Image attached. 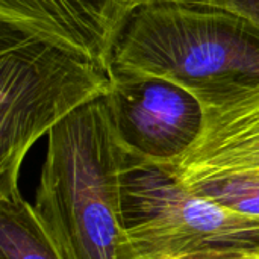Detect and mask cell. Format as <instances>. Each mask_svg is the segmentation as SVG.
<instances>
[{"mask_svg":"<svg viewBox=\"0 0 259 259\" xmlns=\"http://www.w3.org/2000/svg\"><path fill=\"white\" fill-rule=\"evenodd\" d=\"M35 215L62 259H132L123 214L129 149L118 135L108 96L49 132Z\"/></svg>","mask_w":259,"mask_h":259,"instance_id":"cell-1","label":"cell"},{"mask_svg":"<svg viewBox=\"0 0 259 259\" xmlns=\"http://www.w3.org/2000/svg\"><path fill=\"white\" fill-rule=\"evenodd\" d=\"M114 73L167 79L205 108L259 83V26L215 6L147 0L118 36Z\"/></svg>","mask_w":259,"mask_h":259,"instance_id":"cell-2","label":"cell"},{"mask_svg":"<svg viewBox=\"0 0 259 259\" xmlns=\"http://www.w3.org/2000/svg\"><path fill=\"white\" fill-rule=\"evenodd\" d=\"M0 197L20 193L33 144L80 106L108 96L112 76L99 64L0 24Z\"/></svg>","mask_w":259,"mask_h":259,"instance_id":"cell-3","label":"cell"},{"mask_svg":"<svg viewBox=\"0 0 259 259\" xmlns=\"http://www.w3.org/2000/svg\"><path fill=\"white\" fill-rule=\"evenodd\" d=\"M123 214L132 259H259V217L203 197L129 152Z\"/></svg>","mask_w":259,"mask_h":259,"instance_id":"cell-4","label":"cell"},{"mask_svg":"<svg viewBox=\"0 0 259 259\" xmlns=\"http://www.w3.org/2000/svg\"><path fill=\"white\" fill-rule=\"evenodd\" d=\"M111 76L112 117L131 152L170 164L190 150L205 123V108L193 93L161 77Z\"/></svg>","mask_w":259,"mask_h":259,"instance_id":"cell-5","label":"cell"},{"mask_svg":"<svg viewBox=\"0 0 259 259\" xmlns=\"http://www.w3.org/2000/svg\"><path fill=\"white\" fill-rule=\"evenodd\" d=\"M147 0H0V24L83 56L111 73L118 36Z\"/></svg>","mask_w":259,"mask_h":259,"instance_id":"cell-6","label":"cell"},{"mask_svg":"<svg viewBox=\"0 0 259 259\" xmlns=\"http://www.w3.org/2000/svg\"><path fill=\"white\" fill-rule=\"evenodd\" d=\"M165 165L182 182L259 171V83L205 106L196 143Z\"/></svg>","mask_w":259,"mask_h":259,"instance_id":"cell-7","label":"cell"},{"mask_svg":"<svg viewBox=\"0 0 259 259\" xmlns=\"http://www.w3.org/2000/svg\"><path fill=\"white\" fill-rule=\"evenodd\" d=\"M0 259H62L21 194L0 197Z\"/></svg>","mask_w":259,"mask_h":259,"instance_id":"cell-8","label":"cell"},{"mask_svg":"<svg viewBox=\"0 0 259 259\" xmlns=\"http://www.w3.org/2000/svg\"><path fill=\"white\" fill-rule=\"evenodd\" d=\"M184 185L232 211L259 217V173L205 178Z\"/></svg>","mask_w":259,"mask_h":259,"instance_id":"cell-9","label":"cell"},{"mask_svg":"<svg viewBox=\"0 0 259 259\" xmlns=\"http://www.w3.org/2000/svg\"><path fill=\"white\" fill-rule=\"evenodd\" d=\"M182 3H197L237 12L259 26V0H175Z\"/></svg>","mask_w":259,"mask_h":259,"instance_id":"cell-10","label":"cell"},{"mask_svg":"<svg viewBox=\"0 0 259 259\" xmlns=\"http://www.w3.org/2000/svg\"><path fill=\"white\" fill-rule=\"evenodd\" d=\"M255 173H259V171H255Z\"/></svg>","mask_w":259,"mask_h":259,"instance_id":"cell-11","label":"cell"}]
</instances>
